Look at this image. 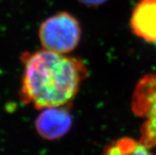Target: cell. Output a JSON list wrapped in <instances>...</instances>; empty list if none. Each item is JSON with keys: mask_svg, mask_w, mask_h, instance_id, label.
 <instances>
[{"mask_svg": "<svg viewBox=\"0 0 156 155\" xmlns=\"http://www.w3.org/2000/svg\"><path fill=\"white\" fill-rule=\"evenodd\" d=\"M21 98L37 109L70 104L88 75L82 59L42 49L22 55Z\"/></svg>", "mask_w": 156, "mask_h": 155, "instance_id": "6da1fadb", "label": "cell"}, {"mask_svg": "<svg viewBox=\"0 0 156 155\" xmlns=\"http://www.w3.org/2000/svg\"><path fill=\"white\" fill-rule=\"evenodd\" d=\"M38 34L44 49L68 54L79 44L81 27L74 16L67 12H60L44 21Z\"/></svg>", "mask_w": 156, "mask_h": 155, "instance_id": "7a4b0ae2", "label": "cell"}, {"mask_svg": "<svg viewBox=\"0 0 156 155\" xmlns=\"http://www.w3.org/2000/svg\"><path fill=\"white\" fill-rule=\"evenodd\" d=\"M132 111L144 121L140 140L149 149L156 148V74H147L139 81L131 101Z\"/></svg>", "mask_w": 156, "mask_h": 155, "instance_id": "3957f363", "label": "cell"}, {"mask_svg": "<svg viewBox=\"0 0 156 155\" xmlns=\"http://www.w3.org/2000/svg\"><path fill=\"white\" fill-rule=\"evenodd\" d=\"M68 105L41 109L35 121L36 130L41 137L47 140H56L68 133L73 124Z\"/></svg>", "mask_w": 156, "mask_h": 155, "instance_id": "277c9868", "label": "cell"}, {"mask_svg": "<svg viewBox=\"0 0 156 155\" xmlns=\"http://www.w3.org/2000/svg\"><path fill=\"white\" fill-rule=\"evenodd\" d=\"M132 31L148 43H156V0H141L131 16Z\"/></svg>", "mask_w": 156, "mask_h": 155, "instance_id": "5b68a950", "label": "cell"}, {"mask_svg": "<svg viewBox=\"0 0 156 155\" xmlns=\"http://www.w3.org/2000/svg\"><path fill=\"white\" fill-rule=\"evenodd\" d=\"M105 154H151V151L140 140L121 138L112 142L104 148Z\"/></svg>", "mask_w": 156, "mask_h": 155, "instance_id": "8992f818", "label": "cell"}, {"mask_svg": "<svg viewBox=\"0 0 156 155\" xmlns=\"http://www.w3.org/2000/svg\"><path fill=\"white\" fill-rule=\"evenodd\" d=\"M79 1L88 6H98L106 2L107 0H79Z\"/></svg>", "mask_w": 156, "mask_h": 155, "instance_id": "52a82bcc", "label": "cell"}]
</instances>
